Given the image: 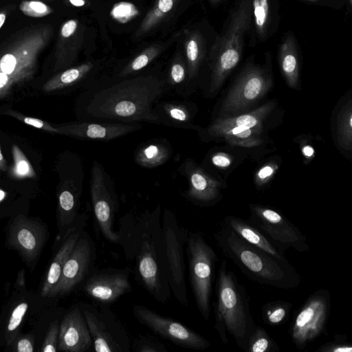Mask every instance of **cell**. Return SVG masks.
Listing matches in <instances>:
<instances>
[{"label":"cell","instance_id":"obj_1","mask_svg":"<svg viewBox=\"0 0 352 352\" xmlns=\"http://www.w3.org/2000/svg\"><path fill=\"white\" fill-rule=\"evenodd\" d=\"M168 92L164 74H134L94 82L80 96L81 120L160 124L154 107Z\"/></svg>","mask_w":352,"mask_h":352},{"label":"cell","instance_id":"obj_2","mask_svg":"<svg viewBox=\"0 0 352 352\" xmlns=\"http://www.w3.org/2000/svg\"><path fill=\"white\" fill-rule=\"evenodd\" d=\"M160 204L140 214L129 212L120 220L117 244L126 258L135 263L137 278L157 301L166 303L170 298L166 245Z\"/></svg>","mask_w":352,"mask_h":352},{"label":"cell","instance_id":"obj_3","mask_svg":"<svg viewBox=\"0 0 352 352\" xmlns=\"http://www.w3.org/2000/svg\"><path fill=\"white\" fill-rule=\"evenodd\" d=\"M214 239L223 254L252 281L281 289L300 285L299 273L286 258H278L249 243L223 223Z\"/></svg>","mask_w":352,"mask_h":352},{"label":"cell","instance_id":"obj_4","mask_svg":"<svg viewBox=\"0 0 352 352\" xmlns=\"http://www.w3.org/2000/svg\"><path fill=\"white\" fill-rule=\"evenodd\" d=\"M216 295L214 328L221 341L225 344L228 343V333L239 348L246 351L256 324L246 290L234 272L228 270L225 260L221 262L218 270Z\"/></svg>","mask_w":352,"mask_h":352},{"label":"cell","instance_id":"obj_5","mask_svg":"<svg viewBox=\"0 0 352 352\" xmlns=\"http://www.w3.org/2000/svg\"><path fill=\"white\" fill-rule=\"evenodd\" d=\"M53 34L50 25H41L22 34L0 55V98L30 80L38 58Z\"/></svg>","mask_w":352,"mask_h":352},{"label":"cell","instance_id":"obj_6","mask_svg":"<svg viewBox=\"0 0 352 352\" xmlns=\"http://www.w3.org/2000/svg\"><path fill=\"white\" fill-rule=\"evenodd\" d=\"M185 248L189 280L195 304L203 318L208 320L212 282L219 258L212 247L199 232H188Z\"/></svg>","mask_w":352,"mask_h":352},{"label":"cell","instance_id":"obj_7","mask_svg":"<svg viewBox=\"0 0 352 352\" xmlns=\"http://www.w3.org/2000/svg\"><path fill=\"white\" fill-rule=\"evenodd\" d=\"M78 306L87 322L95 351H130L131 340L126 330L106 305L81 302Z\"/></svg>","mask_w":352,"mask_h":352},{"label":"cell","instance_id":"obj_8","mask_svg":"<svg viewBox=\"0 0 352 352\" xmlns=\"http://www.w3.org/2000/svg\"><path fill=\"white\" fill-rule=\"evenodd\" d=\"M162 228L166 245L170 288L177 301L186 307L188 296L184 248L189 231L179 223L175 214L167 208L164 210L162 214Z\"/></svg>","mask_w":352,"mask_h":352},{"label":"cell","instance_id":"obj_9","mask_svg":"<svg viewBox=\"0 0 352 352\" xmlns=\"http://www.w3.org/2000/svg\"><path fill=\"white\" fill-rule=\"evenodd\" d=\"M331 310V295L321 289L312 293L296 312L289 333L292 342L299 349L327 335V324Z\"/></svg>","mask_w":352,"mask_h":352},{"label":"cell","instance_id":"obj_10","mask_svg":"<svg viewBox=\"0 0 352 352\" xmlns=\"http://www.w3.org/2000/svg\"><path fill=\"white\" fill-rule=\"evenodd\" d=\"M91 204L94 219L103 237L117 243L119 233L114 228L119 201L111 177L102 165L94 161L89 179Z\"/></svg>","mask_w":352,"mask_h":352},{"label":"cell","instance_id":"obj_11","mask_svg":"<svg viewBox=\"0 0 352 352\" xmlns=\"http://www.w3.org/2000/svg\"><path fill=\"white\" fill-rule=\"evenodd\" d=\"M248 219L282 254L289 249L300 253L308 252L307 238L283 214L267 206L252 204Z\"/></svg>","mask_w":352,"mask_h":352},{"label":"cell","instance_id":"obj_12","mask_svg":"<svg viewBox=\"0 0 352 352\" xmlns=\"http://www.w3.org/2000/svg\"><path fill=\"white\" fill-rule=\"evenodd\" d=\"M84 171L81 162L73 174L62 178L57 190L56 225L58 239L61 243L82 221L87 220L86 213L79 214L83 189Z\"/></svg>","mask_w":352,"mask_h":352},{"label":"cell","instance_id":"obj_13","mask_svg":"<svg viewBox=\"0 0 352 352\" xmlns=\"http://www.w3.org/2000/svg\"><path fill=\"white\" fill-rule=\"evenodd\" d=\"M96 259L94 241L83 229L63 266L58 283L48 297H60L71 293L89 275Z\"/></svg>","mask_w":352,"mask_h":352},{"label":"cell","instance_id":"obj_14","mask_svg":"<svg viewBox=\"0 0 352 352\" xmlns=\"http://www.w3.org/2000/svg\"><path fill=\"white\" fill-rule=\"evenodd\" d=\"M132 311L140 324L179 346L193 350H204L210 346V342L203 336L169 317L140 305H133Z\"/></svg>","mask_w":352,"mask_h":352},{"label":"cell","instance_id":"obj_15","mask_svg":"<svg viewBox=\"0 0 352 352\" xmlns=\"http://www.w3.org/2000/svg\"><path fill=\"white\" fill-rule=\"evenodd\" d=\"M49 238L47 225L38 218L19 214L11 221L6 244L15 250L27 265H35Z\"/></svg>","mask_w":352,"mask_h":352},{"label":"cell","instance_id":"obj_16","mask_svg":"<svg viewBox=\"0 0 352 352\" xmlns=\"http://www.w3.org/2000/svg\"><path fill=\"white\" fill-rule=\"evenodd\" d=\"M271 87V80L261 69L245 71L228 92L219 111V118L233 116L260 100Z\"/></svg>","mask_w":352,"mask_h":352},{"label":"cell","instance_id":"obj_17","mask_svg":"<svg viewBox=\"0 0 352 352\" xmlns=\"http://www.w3.org/2000/svg\"><path fill=\"white\" fill-rule=\"evenodd\" d=\"M131 270L106 268L91 271L83 284V292L101 305H109L132 289Z\"/></svg>","mask_w":352,"mask_h":352},{"label":"cell","instance_id":"obj_18","mask_svg":"<svg viewBox=\"0 0 352 352\" xmlns=\"http://www.w3.org/2000/svg\"><path fill=\"white\" fill-rule=\"evenodd\" d=\"M178 172L188 182V188L183 196L200 206H209L219 201L221 197V184L190 157L179 166Z\"/></svg>","mask_w":352,"mask_h":352},{"label":"cell","instance_id":"obj_19","mask_svg":"<svg viewBox=\"0 0 352 352\" xmlns=\"http://www.w3.org/2000/svg\"><path fill=\"white\" fill-rule=\"evenodd\" d=\"M140 123L80 120L56 125L58 134L91 141L109 142L142 128Z\"/></svg>","mask_w":352,"mask_h":352},{"label":"cell","instance_id":"obj_20","mask_svg":"<svg viewBox=\"0 0 352 352\" xmlns=\"http://www.w3.org/2000/svg\"><path fill=\"white\" fill-rule=\"evenodd\" d=\"M243 12V10H242ZM235 17L230 28L228 39L219 52L217 58L212 67V74L209 93L216 94L221 88L230 72L238 64L241 55V37L245 27L246 20L249 16L247 13Z\"/></svg>","mask_w":352,"mask_h":352},{"label":"cell","instance_id":"obj_21","mask_svg":"<svg viewBox=\"0 0 352 352\" xmlns=\"http://www.w3.org/2000/svg\"><path fill=\"white\" fill-rule=\"evenodd\" d=\"M93 347V342L78 305L74 306L63 316L59 327L58 351L86 352Z\"/></svg>","mask_w":352,"mask_h":352},{"label":"cell","instance_id":"obj_22","mask_svg":"<svg viewBox=\"0 0 352 352\" xmlns=\"http://www.w3.org/2000/svg\"><path fill=\"white\" fill-rule=\"evenodd\" d=\"M85 28L76 19L63 23L60 27L54 54V72L70 67L74 63L84 40Z\"/></svg>","mask_w":352,"mask_h":352},{"label":"cell","instance_id":"obj_23","mask_svg":"<svg viewBox=\"0 0 352 352\" xmlns=\"http://www.w3.org/2000/svg\"><path fill=\"white\" fill-rule=\"evenodd\" d=\"M97 68L98 66L94 62L86 61L61 70L43 85V90L46 92L56 91L78 85H85L87 82L90 85L94 82L90 80Z\"/></svg>","mask_w":352,"mask_h":352},{"label":"cell","instance_id":"obj_24","mask_svg":"<svg viewBox=\"0 0 352 352\" xmlns=\"http://www.w3.org/2000/svg\"><path fill=\"white\" fill-rule=\"evenodd\" d=\"M86 220L80 222L61 242L54 256L41 288V296L48 297L51 291L58 283L63 266L71 253L81 231L85 226Z\"/></svg>","mask_w":352,"mask_h":352},{"label":"cell","instance_id":"obj_25","mask_svg":"<svg viewBox=\"0 0 352 352\" xmlns=\"http://www.w3.org/2000/svg\"><path fill=\"white\" fill-rule=\"evenodd\" d=\"M154 111L160 124L178 129H195L191 121L193 113L190 104L182 101L159 102L154 107Z\"/></svg>","mask_w":352,"mask_h":352},{"label":"cell","instance_id":"obj_26","mask_svg":"<svg viewBox=\"0 0 352 352\" xmlns=\"http://www.w3.org/2000/svg\"><path fill=\"white\" fill-rule=\"evenodd\" d=\"M222 223L249 243L263 250L278 258H285V255L279 252L267 237L248 220L228 215L224 218Z\"/></svg>","mask_w":352,"mask_h":352},{"label":"cell","instance_id":"obj_27","mask_svg":"<svg viewBox=\"0 0 352 352\" xmlns=\"http://www.w3.org/2000/svg\"><path fill=\"white\" fill-rule=\"evenodd\" d=\"M173 148L164 139L150 140L139 146L134 154V161L145 168L159 167L170 158Z\"/></svg>","mask_w":352,"mask_h":352},{"label":"cell","instance_id":"obj_28","mask_svg":"<svg viewBox=\"0 0 352 352\" xmlns=\"http://www.w3.org/2000/svg\"><path fill=\"white\" fill-rule=\"evenodd\" d=\"M274 105V102H269L250 113L218 118L206 129L246 126L263 131V122L272 112Z\"/></svg>","mask_w":352,"mask_h":352},{"label":"cell","instance_id":"obj_29","mask_svg":"<svg viewBox=\"0 0 352 352\" xmlns=\"http://www.w3.org/2000/svg\"><path fill=\"white\" fill-rule=\"evenodd\" d=\"M206 134L213 138H222L232 146L253 147L262 142V130L246 126H231L217 129H206Z\"/></svg>","mask_w":352,"mask_h":352},{"label":"cell","instance_id":"obj_30","mask_svg":"<svg viewBox=\"0 0 352 352\" xmlns=\"http://www.w3.org/2000/svg\"><path fill=\"white\" fill-rule=\"evenodd\" d=\"M177 38V34L164 43H157L145 48L131 59L118 73L116 76L126 77L138 74L158 57Z\"/></svg>","mask_w":352,"mask_h":352},{"label":"cell","instance_id":"obj_31","mask_svg":"<svg viewBox=\"0 0 352 352\" xmlns=\"http://www.w3.org/2000/svg\"><path fill=\"white\" fill-rule=\"evenodd\" d=\"M188 72L186 96L190 94V87L197 76L203 58L201 36L197 32L186 33L184 43Z\"/></svg>","mask_w":352,"mask_h":352},{"label":"cell","instance_id":"obj_32","mask_svg":"<svg viewBox=\"0 0 352 352\" xmlns=\"http://www.w3.org/2000/svg\"><path fill=\"white\" fill-rule=\"evenodd\" d=\"M168 91L174 90L176 94L186 96L188 72L185 58L177 54L164 75Z\"/></svg>","mask_w":352,"mask_h":352},{"label":"cell","instance_id":"obj_33","mask_svg":"<svg viewBox=\"0 0 352 352\" xmlns=\"http://www.w3.org/2000/svg\"><path fill=\"white\" fill-rule=\"evenodd\" d=\"M28 309L29 302L25 298L19 299L12 307L3 331V342L6 346H10L20 333L22 322Z\"/></svg>","mask_w":352,"mask_h":352},{"label":"cell","instance_id":"obj_34","mask_svg":"<svg viewBox=\"0 0 352 352\" xmlns=\"http://www.w3.org/2000/svg\"><path fill=\"white\" fill-rule=\"evenodd\" d=\"M177 0H155L135 33V37H140L158 25L175 7Z\"/></svg>","mask_w":352,"mask_h":352},{"label":"cell","instance_id":"obj_35","mask_svg":"<svg viewBox=\"0 0 352 352\" xmlns=\"http://www.w3.org/2000/svg\"><path fill=\"white\" fill-rule=\"evenodd\" d=\"M292 304L285 300L267 302L261 307L264 323L272 327L281 325L288 319Z\"/></svg>","mask_w":352,"mask_h":352},{"label":"cell","instance_id":"obj_36","mask_svg":"<svg viewBox=\"0 0 352 352\" xmlns=\"http://www.w3.org/2000/svg\"><path fill=\"white\" fill-rule=\"evenodd\" d=\"M279 346L266 330L255 324L250 336L246 352H276Z\"/></svg>","mask_w":352,"mask_h":352},{"label":"cell","instance_id":"obj_37","mask_svg":"<svg viewBox=\"0 0 352 352\" xmlns=\"http://www.w3.org/2000/svg\"><path fill=\"white\" fill-rule=\"evenodd\" d=\"M351 102H349L338 116V140L340 146L351 150L352 145V111Z\"/></svg>","mask_w":352,"mask_h":352},{"label":"cell","instance_id":"obj_38","mask_svg":"<svg viewBox=\"0 0 352 352\" xmlns=\"http://www.w3.org/2000/svg\"><path fill=\"white\" fill-rule=\"evenodd\" d=\"M280 65L288 85L296 88L298 82V66L296 56L292 48L283 47Z\"/></svg>","mask_w":352,"mask_h":352},{"label":"cell","instance_id":"obj_39","mask_svg":"<svg viewBox=\"0 0 352 352\" xmlns=\"http://www.w3.org/2000/svg\"><path fill=\"white\" fill-rule=\"evenodd\" d=\"M13 167L12 174L17 179H32L36 177V172L30 162L18 145L12 147Z\"/></svg>","mask_w":352,"mask_h":352},{"label":"cell","instance_id":"obj_40","mask_svg":"<svg viewBox=\"0 0 352 352\" xmlns=\"http://www.w3.org/2000/svg\"><path fill=\"white\" fill-rule=\"evenodd\" d=\"M20 10L26 16L33 18L46 16L54 12V10L41 1H22L19 4Z\"/></svg>","mask_w":352,"mask_h":352},{"label":"cell","instance_id":"obj_41","mask_svg":"<svg viewBox=\"0 0 352 352\" xmlns=\"http://www.w3.org/2000/svg\"><path fill=\"white\" fill-rule=\"evenodd\" d=\"M132 346L135 352H167L165 346L157 340L144 335H139Z\"/></svg>","mask_w":352,"mask_h":352},{"label":"cell","instance_id":"obj_42","mask_svg":"<svg viewBox=\"0 0 352 352\" xmlns=\"http://www.w3.org/2000/svg\"><path fill=\"white\" fill-rule=\"evenodd\" d=\"M5 113L14 118L15 119L21 121V122H23L27 125L31 126L38 129L58 134V130L56 126H53L50 123L41 119L26 116L20 113L19 112L13 110H8Z\"/></svg>","mask_w":352,"mask_h":352},{"label":"cell","instance_id":"obj_43","mask_svg":"<svg viewBox=\"0 0 352 352\" xmlns=\"http://www.w3.org/2000/svg\"><path fill=\"white\" fill-rule=\"evenodd\" d=\"M352 344L347 341V336L342 334L334 336V340L322 344L316 352H351Z\"/></svg>","mask_w":352,"mask_h":352},{"label":"cell","instance_id":"obj_44","mask_svg":"<svg viewBox=\"0 0 352 352\" xmlns=\"http://www.w3.org/2000/svg\"><path fill=\"white\" fill-rule=\"evenodd\" d=\"M59 327L60 324L58 320H54L50 324L41 345V351L42 352H56L58 351Z\"/></svg>","mask_w":352,"mask_h":352},{"label":"cell","instance_id":"obj_45","mask_svg":"<svg viewBox=\"0 0 352 352\" xmlns=\"http://www.w3.org/2000/svg\"><path fill=\"white\" fill-rule=\"evenodd\" d=\"M253 8L256 28L262 32L268 16V0H253Z\"/></svg>","mask_w":352,"mask_h":352},{"label":"cell","instance_id":"obj_46","mask_svg":"<svg viewBox=\"0 0 352 352\" xmlns=\"http://www.w3.org/2000/svg\"><path fill=\"white\" fill-rule=\"evenodd\" d=\"M34 336L30 333H20L10 345L15 352H32L34 350Z\"/></svg>","mask_w":352,"mask_h":352},{"label":"cell","instance_id":"obj_47","mask_svg":"<svg viewBox=\"0 0 352 352\" xmlns=\"http://www.w3.org/2000/svg\"><path fill=\"white\" fill-rule=\"evenodd\" d=\"M278 166L274 163H268L261 167L256 174L255 182L261 186L265 184L276 173Z\"/></svg>","mask_w":352,"mask_h":352},{"label":"cell","instance_id":"obj_48","mask_svg":"<svg viewBox=\"0 0 352 352\" xmlns=\"http://www.w3.org/2000/svg\"><path fill=\"white\" fill-rule=\"evenodd\" d=\"M212 164L218 168H227L232 163L230 155L223 153H217L211 157Z\"/></svg>","mask_w":352,"mask_h":352},{"label":"cell","instance_id":"obj_49","mask_svg":"<svg viewBox=\"0 0 352 352\" xmlns=\"http://www.w3.org/2000/svg\"><path fill=\"white\" fill-rule=\"evenodd\" d=\"M25 272L23 270H21L17 275L15 286L19 289H25Z\"/></svg>","mask_w":352,"mask_h":352},{"label":"cell","instance_id":"obj_50","mask_svg":"<svg viewBox=\"0 0 352 352\" xmlns=\"http://www.w3.org/2000/svg\"><path fill=\"white\" fill-rule=\"evenodd\" d=\"M302 153L307 159L311 158L314 155V150L310 145H305L302 148Z\"/></svg>","mask_w":352,"mask_h":352},{"label":"cell","instance_id":"obj_51","mask_svg":"<svg viewBox=\"0 0 352 352\" xmlns=\"http://www.w3.org/2000/svg\"><path fill=\"white\" fill-rule=\"evenodd\" d=\"M8 170V166L6 163V160H5L1 149L0 148V170L6 171Z\"/></svg>","mask_w":352,"mask_h":352},{"label":"cell","instance_id":"obj_52","mask_svg":"<svg viewBox=\"0 0 352 352\" xmlns=\"http://www.w3.org/2000/svg\"><path fill=\"white\" fill-rule=\"evenodd\" d=\"M6 18H7V10H4L2 11H0V29L2 28V26L5 23Z\"/></svg>","mask_w":352,"mask_h":352},{"label":"cell","instance_id":"obj_53","mask_svg":"<svg viewBox=\"0 0 352 352\" xmlns=\"http://www.w3.org/2000/svg\"><path fill=\"white\" fill-rule=\"evenodd\" d=\"M69 1L75 6H82L85 3L84 0H69Z\"/></svg>","mask_w":352,"mask_h":352},{"label":"cell","instance_id":"obj_54","mask_svg":"<svg viewBox=\"0 0 352 352\" xmlns=\"http://www.w3.org/2000/svg\"><path fill=\"white\" fill-rule=\"evenodd\" d=\"M5 192L0 189V200L3 198Z\"/></svg>","mask_w":352,"mask_h":352},{"label":"cell","instance_id":"obj_55","mask_svg":"<svg viewBox=\"0 0 352 352\" xmlns=\"http://www.w3.org/2000/svg\"><path fill=\"white\" fill-rule=\"evenodd\" d=\"M38 1H56V0H38Z\"/></svg>","mask_w":352,"mask_h":352},{"label":"cell","instance_id":"obj_56","mask_svg":"<svg viewBox=\"0 0 352 352\" xmlns=\"http://www.w3.org/2000/svg\"><path fill=\"white\" fill-rule=\"evenodd\" d=\"M349 1H350V3H351V0H349Z\"/></svg>","mask_w":352,"mask_h":352}]
</instances>
